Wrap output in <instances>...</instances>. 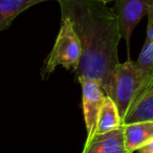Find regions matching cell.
<instances>
[{
    "mask_svg": "<svg viewBox=\"0 0 153 153\" xmlns=\"http://www.w3.org/2000/svg\"><path fill=\"white\" fill-rule=\"evenodd\" d=\"M61 15L66 16L79 37L82 47L76 78L97 82L110 96L112 79L119 62L121 38L114 12L100 0H58Z\"/></svg>",
    "mask_w": 153,
    "mask_h": 153,
    "instance_id": "obj_1",
    "label": "cell"
},
{
    "mask_svg": "<svg viewBox=\"0 0 153 153\" xmlns=\"http://www.w3.org/2000/svg\"><path fill=\"white\" fill-rule=\"evenodd\" d=\"M81 58V42L74 30L72 22L68 17L62 16L61 26L57 39L42 67V79H48V76L58 66H62L65 69L74 70L76 72L80 66Z\"/></svg>",
    "mask_w": 153,
    "mask_h": 153,
    "instance_id": "obj_2",
    "label": "cell"
},
{
    "mask_svg": "<svg viewBox=\"0 0 153 153\" xmlns=\"http://www.w3.org/2000/svg\"><path fill=\"white\" fill-rule=\"evenodd\" d=\"M140 86V76L135 62L127 60L115 67L112 79L110 98L114 101L121 115L122 123Z\"/></svg>",
    "mask_w": 153,
    "mask_h": 153,
    "instance_id": "obj_3",
    "label": "cell"
},
{
    "mask_svg": "<svg viewBox=\"0 0 153 153\" xmlns=\"http://www.w3.org/2000/svg\"><path fill=\"white\" fill-rule=\"evenodd\" d=\"M152 5L153 0H115L113 12L117 16L121 38L125 40L128 51L134 28L142 18L147 16Z\"/></svg>",
    "mask_w": 153,
    "mask_h": 153,
    "instance_id": "obj_4",
    "label": "cell"
},
{
    "mask_svg": "<svg viewBox=\"0 0 153 153\" xmlns=\"http://www.w3.org/2000/svg\"><path fill=\"white\" fill-rule=\"evenodd\" d=\"M78 81L80 82L82 87V108L87 132L85 143H87L94 135L99 112L106 94L103 88L92 80L84 76H79Z\"/></svg>",
    "mask_w": 153,
    "mask_h": 153,
    "instance_id": "obj_5",
    "label": "cell"
},
{
    "mask_svg": "<svg viewBox=\"0 0 153 153\" xmlns=\"http://www.w3.org/2000/svg\"><path fill=\"white\" fill-rule=\"evenodd\" d=\"M153 122V80L140 88L123 119V125Z\"/></svg>",
    "mask_w": 153,
    "mask_h": 153,
    "instance_id": "obj_6",
    "label": "cell"
},
{
    "mask_svg": "<svg viewBox=\"0 0 153 153\" xmlns=\"http://www.w3.org/2000/svg\"><path fill=\"white\" fill-rule=\"evenodd\" d=\"M82 153H127L123 126L113 131L94 135L84 144Z\"/></svg>",
    "mask_w": 153,
    "mask_h": 153,
    "instance_id": "obj_7",
    "label": "cell"
},
{
    "mask_svg": "<svg viewBox=\"0 0 153 153\" xmlns=\"http://www.w3.org/2000/svg\"><path fill=\"white\" fill-rule=\"evenodd\" d=\"M123 130L127 153H132L153 137V122L126 124Z\"/></svg>",
    "mask_w": 153,
    "mask_h": 153,
    "instance_id": "obj_8",
    "label": "cell"
},
{
    "mask_svg": "<svg viewBox=\"0 0 153 153\" xmlns=\"http://www.w3.org/2000/svg\"><path fill=\"white\" fill-rule=\"evenodd\" d=\"M122 126H123V123H122V119L117 104L110 97L105 96L102 105H101L100 112H99L94 135L113 131L115 129H119Z\"/></svg>",
    "mask_w": 153,
    "mask_h": 153,
    "instance_id": "obj_9",
    "label": "cell"
},
{
    "mask_svg": "<svg viewBox=\"0 0 153 153\" xmlns=\"http://www.w3.org/2000/svg\"><path fill=\"white\" fill-rule=\"evenodd\" d=\"M48 0H0V32L7 30L22 12Z\"/></svg>",
    "mask_w": 153,
    "mask_h": 153,
    "instance_id": "obj_10",
    "label": "cell"
},
{
    "mask_svg": "<svg viewBox=\"0 0 153 153\" xmlns=\"http://www.w3.org/2000/svg\"><path fill=\"white\" fill-rule=\"evenodd\" d=\"M135 65L140 76V88H142L153 80V42L145 41Z\"/></svg>",
    "mask_w": 153,
    "mask_h": 153,
    "instance_id": "obj_11",
    "label": "cell"
},
{
    "mask_svg": "<svg viewBox=\"0 0 153 153\" xmlns=\"http://www.w3.org/2000/svg\"><path fill=\"white\" fill-rule=\"evenodd\" d=\"M147 16H148V24H147V36L145 41L153 42V5L149 9Z\"/></svg>",
    "mask_w": 153,
    "mask_h": 153,
    "instance_id": "obj_12",
    "label": "cell"
},
{
    "mask_svg": "<svg viewBox=\"0 0 153 153\" xmlns=\"http://www.w3.org/2000/svg\"><path fill=\"white\" fill-rule=\"evenodd\" d=\"M136 151H137V153H153V137Z\"/></svg>",
    "mask_w": 153,
    "mask_h": 153,
    "instance_id": "obj_13",
    "label": "cell"
},
{
    "mask_svg": "<svg viewBox=\"0 0 153 153\" xmlns=\"http://www.w3.org/2000/svg\"><path fill=\"white\" fill-rule=\"evenodd\" d=\"M100 1H102V2H104V3H108V2H110V1H115V0H100Z\"/></svg>",
    "mask_w": 153,
    "mask_h": 153,
    "instance_id": "obj_14",
    "label": "cell"
},
{
    "mask_svg": "<svg viewBox=\"0 0 153 153\" xmlns=\"http://www.w3.org/2000/svg\"><path fill=\"white\" fill-rule=\"evenodd\" d=\"M48 1H51V0H48ZM56 1H58V0H56Z\"/></svg>",
    "mask_w": 153,
    "mask_h": 153,
    "instance_id": "obj_15",
    "label": "cell"
}]
</instances>
